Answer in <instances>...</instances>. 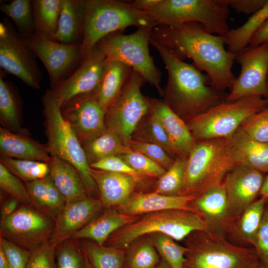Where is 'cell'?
<instances>
[{"label":"cell","mask_w":268,"mask_h":268,"mask_svg":"<svg viewBox=\"0 0 268 268\" xmlns=\"http://www.w3.org/2000/svg\"><path fill=\"white\" fill-rule=\"evenodd\" d=\"M151 38L181 59H191L195 66L207 73L211 85L223 91L231 89L236 77L232 68L236 55L225 48L224 36L206 31L200 24L189 22L177 26L158 25Z\"/></svg>","instance_id":"obj_1"},{"label":"cell","mask_w":268,"mask_h":268,"mask_svg":"<svg viewBox=\"0 0 268 268\" xmlns=\"http://www.w3.org/2000/svg\"><path fill=\"white\" fill-rule=\"evenodd\" d=\"M150 44L158 51L167 70L166 94L170 102L167 105L174 112L199 114L223 102L222 91L207 85V75L195 66L184 62L151 37Z\"/></svg>","instance_id":"obj_2"},{"label":"cell","mask_w":268,"mask_h":268,"mask_svg":"<svg viewBox=\"0 0 268 268\" xmlns=\"http://www.w3.org/2000/svg\"><path fill=\"white\" fill-rule=\"evenodd\" d=\"M188 156L180 195H201L222 184L226 175L237 166L229 138L202 140Z\"/></svg>","instance_id":"obj_3"},{"label":"cell","mask_w":268,"mask_h":268,"mask_svg":"<svg viewBox=\"0 0 268 268\" xmlns=\"http://www.w3.org/2000/svg\"><path fill=\"white\" fill-rule=\"evenodd\" d=\"M158 24L148 13L137 10L130 2L115 0H85L84 57L106 36L135 26L153 28Z\"/></svg>","instance_id":"obj_4"},{"label":"cell","mask_w":268,"mask_h":268,"mask_svg":"<svg viewBox=\"0 0 268 268\" xmlns=\"http://www.w3.org/2000/svg\"><path fill=\"white\" fill-rule=\"evenodd\" d=\"M43 103L49 153L51 156H57L73 166L82 178L88 193H93L97 187L83 147L63 115L62 107L52 91H47Z\"/></svg>","instance_id":"obj_5"},{"label":"cell","mask_w":268,"mask_h":268,"mask_svg":"<svg viewBox=\"0 0 268 268\" xmlns=\"http://www.w3.org/2000/svg\"><path fill=\"white\" fill-rule=\"evenodd\" d=\"M228 0H160L147 13L158 25L200 24L211 34L225 36L230 31Z\"/></svg>","instance_id":"obj_6"},{"label":"cell","mask_w":268,"mask_h":268,"mask_svg":"<svg viewBox=\"0 0 268 268\" xmlns=\"http://www.w3.org/2000/svg\"><path fill=\"white\" fill-rule=\"evenodd\" d=\"M200 231H206V229L197 213L185 210H166L146 214L141 219L117 230L108 241L109 246L122 249L148 234H163L180 241Z\"/></svg>","instance_id":"obj_7"},{"label":"cell","mask_w":268,"mask_h":268,"mask_svg":"<svg viewBox=\"0 0 268 268\" xmlns=\"http://www.w3.org/2000/svg\"><path fill=\"white\" fill-rule=\"evenodd\" d=\"M268 106V100L261 96L222 102L195 115L188 126L197 139L229 138L247 119Z\"/></svg>","instance_id":"obj_8"},{"label":"cell","mask_w":268,"mask_h":268,"mask_svg":"<svg viewBox=\"0 0 268 268\" xmlns=\"http://www.w3.org/2000/svg\"><path fill=\"white\" fill-rule=\"evenodd\" d=\"M152 29L140 27L127 35L122 31L113 33L101 39L96 47L107 61H118L130 67L163 95L160 86L161 73L154 64L148 48Z\"/></svg>","instance_id":"obj_9"},{"label":"cell","mask_w":268,"mask_h":268,"mask_svg":"<svg viewBox=\"0 0 268 268\" xmlns=\"http://www.w3.org/2000/svg\"><path fill=\"white\" fill-rule=\"evenodd\" d=\"M195 234L183 268H247L259 260L254 249L234 245L225 236Z\"/></svg>","instance_id":"obj_10"},{"label":"cell","mask_w":268,"mask_h":268,"mask_svg":"<svg viewBox=\"0 0 268 268\" xmlns=\"http://www.w3.org/2000/svg\"><path fill=\"white\" fill-rule=\"evenodd\" d=\"M144 81L140 74L132 70L122 94L106 112L108 129L118 135L126 145L150 109V102L141 92Z\"/></svg>","instance_id":"obj_11"},{"label":"cell","mask_w":268,"mask_h":268,"mask_svg":"<svg viewBox=\"0 0 268 268\" xmlns=\"http://www.w3.org/2000/svg\"><path fill=\"white\" fill-rule=\"evenodd\" d=\"M235 60L240 65L241 71L226 96V102L251 96L267 98L268 44L249 46L236 54Z\"/></svg>","instance_id":"obj_12"},{"label":"cell","mask_w":268,"mask_h":268,"mask_svg":"<svg viewBox=\"0 0 268 268\" xmlns=\"http://www.w3.org/2000/svg\"><path fill=\"white\" fill-rule=\"evenodd\" d=\"M54 226L55 222L48 215L23 205L0 221V236L30 250L49 240Z\"/></svg>","instance_id":"obj_13"},{"label":"cell","mask_w":268,"mask_h":268,"mask_svg":"<svg viewBox=\"0 0 268 268\" xmlns=\"http://www.w3.org/2000/svg\"><path fill=\"white\" fill-rule=\"evenodd\" d=\"M0 66L29 86L40 88V73L34 54L24 38L3 22L0 24Z\"/></svg>","instance_id":"obj_14"},{"label":"cell","mask_w":268,"mask_h":268,"mask_svg":"<svg viewBox=\"0 0 268 268\" xmlns=\"http://www.w3.org/2000/svg\"><path fill=\"white\" fill-rule=\"evenodd\" d=\"M106 64L105 56L95 47L75 72L52 90L61 107L78 97L93 94L101 82Z\"/></svg>","instance_id":"obj_15"},{"label":"cell","mask_w":268,"mask_h":268,"mask_svg":"<svg viewBox=\"0 0 268 268\" xmlns=\"http://www.w3.org/2000/svg\"><path fill=\"white\" fill-rule=\"evenodd\" d=\"M24 39L34 55L43 63L53 84L57 83L77 59L83 56L81 44H63L36 32Z\"/></svg>","instance_id":"obj_16"},{"label":"cell","mask_w":268,"mask_h":268,"mask_svg":"<svg viewBox=\"0 0 268 268\" xmlns=\"http://www.w3.org/2000/svg\"><path fill=\"white\" fill-rule=\"evenodd\" d=\"M190 207L201 218L206 231L218 236L226 237L238 218L229 210L222 183L198 196Z\"/></svg>","instance_id":"obj_17"},{"label":"cell","mask_w":268,"mask_h":268,"mask_svg":"<svg viewBox=\"0 0 268 268\" xmlns=\"http://www.w3.org/2000/svg\"><path fill=\"white\" fill-rule=\"evenodd\" d=\"M62 108V113L70 124L81 144L91 140L106 129L105 111L92 94L78 97Z\"/></svg>","instance_id":"obj_18"},{"label":"cell","mask_w":268,"mask_h":268,"mask_svg":"<svg viewBox=\"0 0 268 268\" xmlns=\"http://www.w3.org/2000/svg\"><path fill=\"white\" fill-rule=\"evenodd\" d=\"M264 178L262 173L244 165H237L225 176L222 185L229 210L238 218L255 201Z\"/></svg>","instance_id":"obj_19"},{"label":"cell","mask_w":268,"mask_h":268,"mask_svg":"<svg viewBox=\"0 0 268 268\" xmlns=\"http://www.w3.org/2000/svg\"><path fill=\"white\" fill-rule=\"evenodd\" d=\"M102 207L100 200L89 197L67 202L55 220L50 240L57 246L61 244L94 219Z\"/></svg>","instance_id":"obj_20"},{"label":"cell","mask_w":268,"mask_h":268,"mask_svg":"<svg viewBox=\"0 0 268 268\" xmlns=\"http://www.w3.org/2000/svg\"><path fill=\"white\" fill-rule=\"evenodd\" d=\"M195 195L169 196L156 192L137 194L132 196L122 205L119 211L132 216L157 211L180 209L193 211L190 203Z\"/></svg>","instance_id":"obj_21"},{"label":"cell","mask_w":268,"mask_h":268,"mask_svg":"<svg viewBox=\"0 0 268 268\" xmlns=\"http://www.w3.org/2000/svg\"><path fill=\"white\" fill-rule=\"evenodd\" d=\"M150 109L163 126L176 154L189 156L196 143L188 125L165 102L152 100Z\"/></svg>","instance_id":"obj_22"},{"label":"cell","mask_w":268,"mask_h":268,"mask_svg":"<svg viewBox=\"0 0 268 268\" xmlns=\"http://www.w3.org/2000/svg\"><path fill=\"white\" fill-rule=\"evenodd\" d=\"M92 169V168H91ZM103 206L123 204L131 196L138 178L128 174L92 169Z\"/></svg>","instance_id":"obj_23"},{"label":"cell","mask_w":268,"mask_h":268,"mask_svg":"<svg viewBox=\"0 0 268 268\" xmlns=\"http://www.w3.org/2000/svg\"><path fill=\"white\" fill-rule=\"evenodd\" d=\"M229 138L237 165L268 172V142L254 139L240 128Z\"/></svg>","instance_id":"obj_24"},{"label":"cell","mask_w":268,"mask_h":268,"mask_svg":"<svg viewBox=\"0 0 268 268\" xmlns=\"http://www.w3.org/2000/svg\"><path fill=\"white\" fill-rule=\"evenodd\" d=\"M132 70L121 62L107 60L102 78L92 94L106 113L122 94Z\"/></svg>","instance_id":"obj_25"},{"label":"cell","mask_w":268,"mask_h":268,"mask_svg":"<svg viewBox=\"0 0 268 268\" xmlns=\"http://www.w3.org/2000/svg\"><path fill=\"white\" fill-rule=\"evenodd\" d=\"M49 163V175L67 202L88 197L84 181L73 166L54 156H51Z\"/></svg>","instance_id":"obj_26"},{"label":"cell","mask_w":268,"mask_h":268,"mask_svg":"<svg viewBox=\"0 0 268 268\" xmlns=\"http://www.w3.org/2000/svg\"><path fill=\"white\" fill-rule=\"evenodd\" d=\"M85 15V0H63L58 29L52 40L75 45L81 35L83 37Z\"/></svg>","instance_id":"obj_27"},{"label":"cell","mask_w":268,"mask_h":268,"mask_svg":"<svg viewBox=\"0 0 268 268\" xmlns=\"http://www.w3.org/2000/svg\"><path fill=\"white\" fill-rule=\"evenodd\" d=\"M137 216L129 215L115 209H108L75 233L72 238L88 239L103 245L112 233L138 219Z\"/></svg>","instance_id":"obj_28"},{"label":"cell","mask_w":268,"mask_h":268,"mask_svg":"<svg viewBox=\"0 0 268 268\" xmlns=\"http://www.w3.org/2000/svg\"><path fill=\"white\" fill-rule=\"evenodd\" d=\"M0 151L1 155L49 163L51 157L45 147L19 133L0 128Z\"/></svg>","instance_id":"obj_29"},{"label":"cell","mask_w":268,"mask_h":268,"mask_svg":"<svg viewBox=\"0 0 268 268\" xmlns=\"http://www.w3.org/2000/svg\"><path fill=\"white\" fill-rule=\"evenodd\" d=\"M26 187L33 206L55 220L67 201L50 175L26 183Z\"/></svg>","instance_id":"obj_30"},{"label":"cell","mask_w":268,"mask_h":268,"mask_svg":"<svg viewBox=\"0 0 268 268\" xmlns=\"http://www.w3.org/2000/svg\"><path fill=\"white\" fill-rule=\"evenodd\" d=\"M267 199L262 197L250 204L238 217L229 234L241 243L252 245L261 224Z\"/></svg>","instance_id":"obj_31"},{"label":"cell","mask_w":268,"mask_h":268,"mask_svg":"<svg viewBox=\"0 0 268 268\" xmlns=\"http://www.w3.org/2000/svg\"><path fill=\"white\" fill-rule=\"evenodd\" d=\"M82 145L89 165L105 157L122 155L132 150L118 135L107 129Z\"/></svg>","instance_id":"obj_32"},{"label":"cell","mask_w":268,"mask_h":268,"mask_svg":"<svg viewBox=\"0 0 268 268\" xmlns=\"http://www.w3.org/2000/svg\"><path fill=\"white\" fill-rule=\"evenodd\" d=\"M268 18V0L259 10L253 14L248 20L242 26L230 30L224 36L225 44L227 50L237 54L249 44L250 41L264 23Z\"/></svg>","instance_id":"obj_33"},{"label":"cell","mask_w":268,"mask_h":268,"mask_svg":"<svg viewBox=\"0 0 268 268\" xmlns=\"http://www.w3.org/2000/svg\"><path fill=\"white\" fill-rule=\"evenodd\" d=\"M63 0L33 1L36 33L52 39L57 32Z\"/></svg>","instance_id":"obj_34"},{"label":"cell","mask_w":268,"mask_h":268,"mask_svg":"<svg viewBox=\"0 0 268 268\" xmlns=\"http://www.w3.org/2000/svg\"><path fill=\"white\" fill-rule=\"evenodd\" d=\"M81 249L93 268H122L125 254L121 249L92 242L83 243Z\"/></svg>","instance_id":"obj_35"},{"label":"cell","mask_w":268,"mask_h":268,"mask_svg":"<svg viewBox=\"0 0 268 268\" xmlns=\"http://www.w3.org/2000/svg\"><path fill=\"white\" fill-rule=\"evenodd\" d=\"M0 10L11 19L19 32L24 35L23 38L36 33L31 1L14 0L8 3L1 4Z\"/></svg>","instance_id":"obj_36"},{"label":"cell","mask_w":268,"mask_h":268,"mask_svg":"<svg viewBox=\"0 0 268 268\" xmlns=\"http://www.w3.org/2000/svg\"><path fill=\"white\" fill-rule=\"evenodd\" d=\"M0 163L15 176L26 183L43 178L50 174V165L47 162L1 155Z\"/></svg>","instance_id":"obj_37"},{"label":"cell","mask_w":268,"mask_h":268,"mask_svg":"<svg viewBox=\"0 0 268 268\" xmlns=\"http://www.w3.org/2000/svg\"><path fill=\"white\" fill-rule=\"evenodd\" d=\"M187 158L175 159L158 181L155 192L169 196L180 195L184 185Z\"/></svg>","instance_id":"obj_38"},{"label":"cell","mask_w":268,"mask_h":268,"mask_svg":"<svg viewBox=\"0 0 268 268\" xmlns=\"http://www.w3.org/2000/svg\"><path fill=\"white\" fill-rule=\"evenodd\" d=\"M0 117L3 125L18 133L21 131L19 110L9 85L0 77Z\"/></svg>","instance_id":"obj_39"},{"label":"cell","mask_w":268,"mask_h":268,"mask_svg":"<svg viewBox=\"0 0 268 268\" xmlns=\"http://www.w3.org/2000/svg\"><path fill=\"white\" fill-rule=\"evenodd\" d=\"M153 245L171 268H183L186 262L187 247L182 246L170 236L163 234H154Z\"/></svg>","instance_id":"obj_40"},{"label":"cell","mask_w":268,"mask_h":268,"mask_svg":"<svg viewBox=\"0 0 268 268\" xmlns=\"http://www.w3.org/2000/svg\"><path fill=\"white\" fill-rule=\"evenodd\" d=\"M160 259L155 248L150 242L139 243L129 254L126 268H156Z\"/></svg>","instance_id":"obj_41"},{"label":"cell","mask_w":268,"mask_h":268,"mask_svg":"<svg viewBox=\"0 0 268 268\" xmlns=\"http://www.w3.org/2000/svg\"><path fill=\"white\" fill-rule=\"evenodd\" d=\"M120 156L139 175L159 178L166 171L146 155L133 149Z\"/></svg>","instance_id":"obj_42"},{"label":"cell","mask_w":268,"mask_h":268,"mask_svg":"<svg viewBox=\"0 0 268 268\" xmlns=\"http://www.w3.org/2000/svg\"><path fill=\"white\" fill-rule=\"evenodd\" d=\"M0 187L19 202L27 206L33 205L30 195L19 179L0 163Z\"/></svg>","instance_id":"obj_43"},{"label":"cell","mask_w":268,"mask_h":268,"mask_svg":"<svg viewBox=\"0 0 268 268\" xmlns=\"http://www.w3.org/2000/svg\"><path fill=\"white\" fill-rule=\"evenodd\" d=\"M127 145L146 155L166 170L169 168L175 160L161 146L152 141L131 139Z\"/></svg>","instance_id":"obj_44"},{"label":"cell","mask_w":268,"mask_h":268,"mask_svg":"<svg viewBox=\"0 0 268 268\" xmlns=\"http://www.w3.org/2000/svg\"><path fill=\"white\" fill-rule=\"evenodd\" d=\"M57 246L49 240L30 249L26 268H57Z\"/></svg>","instance_id":"obj_45"},{"label":"cell","mask_w":268,"mask_h":268,"mask_svg":"<svg viewBox=\"0 0 268 268\" xmlns=\"http://www.w3.org/2000/svg\"><path fill=\"white\" fill-rule=\"evenodd\" d=\"M56 258L57 268L84 267L85 256L82 249L72 243H65L57 246Z\"/></svg>","instance_id":"obj_46"},{"label":"cell","mask_w":268,"mask_h":268,"mask_svg":"<svg viewBox=\"0 0 268 268\" xmlns=\"http://www.w3.org/2000/svg\"><path fill=\"white\" fill-rule=\"evenodd\" d=\"M240 129L257 141L268 142V106L247 119Z\"/></svg>","instance_id":"obj_47"},{"label":"cell","mask_w":268,"mask_h":268,"mask_svg":"<svg viewBox=\"0 0 268 268\" xmlns=\"http://www.w3.org/2000/svg\"><path fill=\"white\" fill-rule=\"evenodd\" d=\"M92 169L122 173L138 178L139 175L123 158L118 155H112L90 164Z\"/></svg>","instance_id":"obj_48"},{"label":"cell","mask_w":268,"mask_h":268,"mask_svg":"<svg viewBox=\"0 0 268 268\" xmlns=\"http://www.w3.org/2000/svg\"><path fill=\"white\" fill-rule=\"evenodd\" d=\"M0 246L6 255L9 268H26L30 255L29 251L16 245L1 236Z\"/></svg>","instance_id":"obj_49"},{"label":"cell","mask_w":268,"mask_h":268,"mask_svg":"<svg viewBox=\"0 0 268 268\" xmlns=\"http://www.w3.org/2000/svg\"><path fill=\"white\" fill-rule=\"evenodd\" d=\"M259 260L268 266V210L266 209L252 244Z\"/></svg>","instance_id":"obj_50"},{"label":"cell","mask_w":268,"mask_h":268,"mask_svg":"<svg viewBox=\"0 0 268 268\" xmlns=\"http://www.w3.org/2000/svg\"><path fill=\"white\" fill-rule=\"evenodd\" d=\"M148 132L152 142L161 146L172 157L177 154L163 126L152 113L149 120Z\"/></svg>","instance_id":"obj_51"},{"label":"cell","mask_w":268,"mask_h":268,"mask_svg":"<svg viewBox=\"0 0 268 268\" xmlns=\"http://www.w3.org/2000/svg\"><path fill=\"white\" fill-rule=\"evenodd\" d=\"M268 0H228L229 6L237 12L254 14L261 9Z\"/></svg>","instance_id":"obj_52"},{"label":"cell","mask_w":268,"mask_h":268,"mask_svg":"<svg viewBox=\"0 0 268 268\" xmlns=\"http://www.w3.org/2000/svg\"><path fill=\"white\" fill-rule=\"evenodd\" d=\"M265 44H268V18L253 35L249 45L257 46Z\"/></svg>","instance_id":"obj_53"},{"label":"cell","mask_w":268,"mask_h":268,"mask_svg":"<svg viewBox=\"0 0 268 268\" xmlns=\"http://www.w3.org/2000/svg\"><path fill=\"white\" fill-rule=\"evenodd\" d=\"M160 0H135L130 2L134 9L147 13L155 6Z\"/></svg>","instance_id":"obj_54"},{"label":"cell","mask_w":268,"mask_h":268,"mask_svg":"<svg viewBox=\"0 0 268 268\" xmlns=\"http://www.w3.org/2000/svg\"><path fill=\"white\" fill-rule=\"evenodd\" d=\"M19 202L16 199L12 198L4 203L1 209V221L16 210Z\"/></svg>","instance_id":"obj_55"},{"label":"cell","mask_w":268,"mask_h":268,"mask_svg":"<svg viewBox=\"0 0 268 268\" xmlns=\"http://www.w3.org/2000/svg\"><path fill=\"white\" fill-rule=\"evenodd\" d=\"M0 268H9V264L6 255L0 246Z\"/></svg>","instance_id":"obj_56"},{"label":"cell","mask_w":268,"mask_h":268,"mask_svg":"<svg viewBox=\"0 0 268 268\" xmlns=\"http://www.w3.org/2000/svg\"><path fill=\"white\" fill-rule=\"evenodd\" d=\"M260 194L262 197L268 199V175L264 180Z\"/></svg>","instance_id":"obj_57"},{"label":"cell","mask_w":268,"mask_h":268,"mask_svg":"<svg viewBox=\"0 0 268 268\" xmlns=\"http://www.w3.org/2000/svg\"><path fill=\"white\" fill-rule=\"evenodd\" d=\"M247 268H268V266L265 265L259 260H257Z\"/></svg>","instance_id":"obj_58"},{"label":"cell","mask_w":268,"mask_h":268,"mask_svg":"<svg viewBox=\"0 0 268 268\" xmlns=\"http://www.w3.org/2000/svg\"><path fill=\"white\" fill-rule=\"evenodd\" d=\"M156 268H171L167 263L162 260V261L158 264Z\"/></svg>","instance_id":"obj_59"},{"label":"cell","mask_w":268,"mask_h":268,"mask_svg":"<svg viewBox=\"0 0 268 268\" xmlns=\"http://www.w3.org/2000/svg\"><path fill=\"white\" fill-rule=\"evenodd\" d=\"M85 264H84V268H93L91 265L90 263L89 262L88 259H87V257L85 255Z\"/></svg>","instance_id":"obj_60"},{"label":"cell","mask_w":268,"mask_h":268,"mask_svg":"<svg viewBox=\"0 0 268 268\" xmlns=\"http://www.w3.org/2000/svg\"><path fill=\"white\" fill-rule=\"evenodd\" d=\"M267 88H268V76H267ZM267 99L268 100V97H267Z\"/></svg>","instance_id":"obj_61"},{"label":"cell","mask_w":268,"mask_h":268,"mask_svg":"<svg viewBox=\"0 0 268 268\" xmlns=\"http://www.w3.org/2000/svg\"><path fill=\"white\" fill-rule=\"evenodd\" d=\"M267 201H268V199L267 200Z\"/></svg>","instance_id":"obj_62"}]
</instances>
